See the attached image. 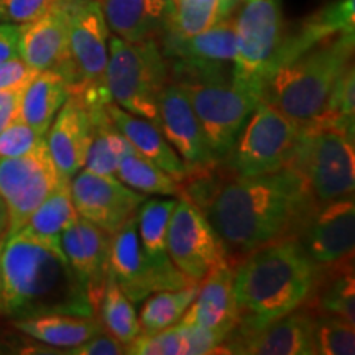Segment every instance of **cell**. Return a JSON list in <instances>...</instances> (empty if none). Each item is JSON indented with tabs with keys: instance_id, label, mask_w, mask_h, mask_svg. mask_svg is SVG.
<instances>
[{
	"instance_id": "d6986e66",
	"label": "cell",
	"mask_w": 355,
	"mask_h": 355,
	"mask_svg": "<svg viewBox=\"0 0 355 355\" xmlns=\"http://www.w3.org/2000/svg\"><path fill=\"white\" fill-rule=\"evenodd\" d=\"M91 140V110L79 92H71L44 135L48 153L64 181L73 180L86 162Z\"/></svg>"
},
{
	"instance_id": "4dcf8cb0",
	"label": "cell",
	"mask_w": 355,
	"mask_h": 355,
	"mask_svg": "<svg viewBox=\"0 0 355 355\" xmlns=\"http://www.w3.org/2000/svg\"><path fill=\"white\" fill-rule=\"evenodd\" d=\"M199 282L178 290L155 291L148 298L141 301L140 309V334H155V332L175 326L181 321L184 313L196 298Z\"/></svg>"
},
{
	"instance_id": "cb8c5ba5",
	"label": "cell",
	"mask_w": 355,
	"mask_h": 355,
	"mask_svg": "<svg viewBox=\"0 0 355 355\" xmlns=\"http://www.w3.org/2000/svg\"><path fill=\"white\" fill-rule=\"evenodd\" d=\"M109 32L125 42L159 38L171 13L170 0H97Z\"/></svg>"
},
{
	"instance_id": "6da1fadb",
	"label": "cell",
	"mask_w": 355,
	"mask_h": 355,
	"mask_svg": "<svg viewBox=\"0 0 355 355\" xmlns=\"http://www.w3.org/2000/svg\"><path fill=\"white\" fill-rule=\"evenodd\" d=\"M181 198L201 207L232 266L261 245L298 237L318 207L303 175L290 165L245 178L219 165L207 175L188 178Z\"/></svg>"
},
{
	"instance_id": "ab89813d",
	"label": "cell",
	"mask_w": 355,
	"mask_h": 355,
	"mask_svg": "<svg viewBox=\"0 0 355 355\" xmlns=\"http://www.w3.org/2000/svg\"><path fill=\"white\" fill-rule=\"evenodd\" d=\"M69 355H123L127 354V345L115 339L109 332L101 331L86 343L79 344L78 347L69 349Z\"/></svg>"
},
{
	"instance_id": "c3c4849f",
	"label": "cell",
	"mask_w": 355,
	"mask_h": 355,
	"mask_svg": "<svg viewBox=\"0 0 355 355\" xmlns=\"http://www.w3.org/2000/svg\"><path fill=\"white\" fill-rule=\"evenodd\" d=\"M170 2H171V3H173V2H175V0H170Z\"/></svg>"
},
{
	"instance_id": "74e56055",
	"label": "cell",
	"mask_w": 355,
	"mask_h": 355,
	"mask_svg": "<svg viewBox=\"0 0 355 355\" xmlns=\"http://www.w3.org/2000/svg\"><path fill=\"white\" fill-rule=\"evenodd\" d=\"M43 141L44 137L19 117L0 132V158L21 157L33 152Z\"/></svg>"
},
{
	"instance_id": "8d00e7d4",
	"label": "cell",
	"mask_w": 355,
	"mask_h": 355,
	"mask_svg": "<svg viewBox=\"0 0 355 355\" xmlns=\"http://www.w3.org/2000/svg\"><path fill=\"white\" fill-rule=\"evenodd\" d=\"M128 355H186L183 332L180 324L155 332L140 334L127 345Z\"/></svg>"
},
{
	"instance_id": "83f0119b",
	"label": "cell",
	"mask_w": 355,
	"mask_h": 355,
	"mask_svg": "<svg viewBox=\"0 0 355 355\" xmlns=\"http://www.w3.org/2000/svg\"><path fill=\"white\" fill-rule=\"evenodd\" d=\"M83 97L86 99L89 110H91V140H89L86 162L83 168L97 173V175L115 176L122 158L132 148V145L110 121L107 109H105L110 101Z\"/></svg>"
},
{
	"instance_id": "52a82bcc",
	"label": "cell",
	"mask_w": 355,
	"mask_h": 355,
	"mask_svg": "<svg viewBox=\"0 0 355 355\" xmlns=\"http://www.w3.org/2000/svg\"><path fill=\"white\" fill-rule=\"evenodd\" d=\"M279 0H247L235 15L232 83L260 99L285 38Z\"/></svg>"
},
{
	"instance_id": "f1b7e54d",
	"label": "cell",
	"mask_w": 355,
	"mask_h": 355,
	"mask_svg": "<svg viewBox=\"0 0 355 355\" xmlns=\"http://www.w3.org/2000/svg\"><path fill=\"white\" fill-rule=\"evenodd\" d=\"M69 94V84L63 74L53 69L38 71L24 91L20 119L44 137Z\"/></svg>"
},
{
	"instance_id": "8992f818",
	"label": "cell",
	"mask_w": 355,
	"mask_h": 355,
	"mask_svg": "<svg viewBox=\"0 0 355 355\" xmlns=\"http://www.w3.org/2000/svg\"><path fill=\"white\" fill-rule=\"evenodd\" d=\"M290 166L303 175L318 204L354 199V130L329 123L303 127Z\"/></svg>"
},
{
	"instance_id": "b9f144b4",
	"label": "cell",
	"mask_w": 355,
	"mask_h": 355,
	"mask_svg": "<svg viewBox=\"0 0 355 355\" xmlns=\"http://www.w3.org/2000/svg\"><path fill=\"white\" fill-rule=\"evenodd\" d=\"M26 84L0 89V132L20 117V104Z\"/></svg>"
},
{
	"instance_id": "ac0fdd59",
	"label": "cell",
	"mask_w": 355,
	"mask_h": 355,
	"mask_svg": "<svg viewBox=\"0 0 355 355\" xmlns=\"http://www.w3.org/2000/svg\"><path fill=\"white\" fill-rule=\"evenodd\" d=\"M61 248L97 316L110 272V235L78 216L61 235Z\"/></svg>"
},
{
	"instance_id": "9c48e42d",
	"label": "cell",
	"mask_w": 355,
	"mask_h": 355,
	"mask_svg": "<svg viewBox=\"0 0 355 355\" xmlns=\"http://www.w3.org/2000/svg\"><path fill=\"white\" fill-rule=\"evenodd\" d=\"M175 83L184 89L212 157L222 165L260 99L235 86L232 79H180Z\"/></svg>"
},
{
	"instance_id": "4fadbf2b",
	"label": "cell",
	"mask_w": 355,
	"mask_h": 355,
	"mask_svg": "<svg viewBox=\"0 0 355 355\" xmlns=\"http://www.w3.org/2000/svg\"><path fill=\"white\" fill-rule=\"evenodd\" d=\"M166 248L173 265L191 282H201L220 261L224 245L198 204L178 198L168 222Z\"/></svg>"
},
{
	"instance_id": "9a60e30c",
	"label": "cell",
	"mask_w": 355,
	"mask_h": 355,
	"mask_svg": "<svg viewBox=\"0 0 355 355\" xmlns=\"http://www.w3.org/2000/svg\"><path fill=\"white\" fill-rule=\"evenodd\" d=\"M296 239L318 268H329L345 261H354V199L318 204Z\"/></svg>"
},
{
	"instance_id": "7dc6e473",
	"label": "cell",
	"mask_w": 355,
	"mask_h": 355,
	"mask_svg": "<svg viewBox=\"0 0 355 355\" xmlns=\"http://www.w3.org/2000/svg\"><path fill=\"white\" fill-rule=\"evenodd\" d=\"M237 2H247V0H237Z\"/></svg>"
},
{
	"instance_id": "3957f363",
	"label": "cell",
	"mask_w": 355,
	"mask_h": 355,
	"mask_svg": "<svg viewBox=\"0 0 355 355\" xmlns=\"http://www.w3.org/2000/svg\"><path fill=\"white\" fill-rule=\"evenodd\" d=\"M319 268L296 237L261 245L234 265L239 324L230 336L260 329L309 300Z\"/></svg>"
},
{
	"instance_id": "8fae6325",
	"label": "cell",
	"mask_w": 355,
	"mask_h": 355,
	"mask_svg": "<svg viewBox=\"0 0 355 355\" xmlns=\"http://www.w3.org/2000/svg\"><path fill=\"white\" fill-rule=\"evenodd\" d=\"M109 33L97 0L71 2L68 63L61 73L71 92L96 91L107 94L104 74L109 60Z\"/></svg>"
},
{
	"instance_id": "1f68e13d",
	"label": "cell",
	"mask_w": 355,
	"mask_h": 355,
	"mask_svg": "<svg viewBox=\"0 0 355 355\" xmlns=\"http://www.w3.org/2000/svg\"><path fill=\"white\" fill-rule=\"evenodd\" d=\"M115 176L128 188L145 194V196H148V194L163 198L181 196L180 181L168 175L165 170L155 165L153 162L141 157L139 152L133 150V146L122 158Z\"/></svg>"
},
{
	"instance_id": "d4e9b609",
	"label": "cell",
	"mask_w": 355,
	"mask_h": 355,
	"mask_svg": "<svg viewBox=\"0 0 355 355\" xmlns=\"http://www.w3.org/2000/svg\"><path fill=\"white\" fill-rule=\"evenodd\" d=\"M105 109H107L110 121L122 132V135L128 140L135 152L153 162L168 175L176 178L180 183L186 181V178L189 176L188 168L170 145V141L165 139L162 128L144 117L127 112L125 109L119 107L112 101L107 102Z\"/></svg>"
},
{
	"instance_id": "484cf974",
	"label": "cell",
	"mask_w": 355,
	"mask_h": 355,
	"mask_svg": "<svg viewBox=\"0 0 355 355\" xmlns=\"http://www.w3.org/2000/svg\"><path fill=\"white\" fill-rule=\"evenodd\" d=\"M349 32H355L354 0H336L308 17L295 32L285 33L275 69L293 58L300 56L301 53L308 51L309 48Z\"/></svg>"
},
{
	"instance_id": "836d02e7",
	"label": "cell",
	"mask_w": 355,
	"mask_h": 355,
	"mask_svg": "<svg viewBox=\"0 0 355 355\" xmlns=\"http://www.w3.org/2000/svg\"><path fill=\"white\" fill-rule=\"evenodd\" d=\"M237 0H175L165 32L191 37L230 15Z\"/></svg>"
},
{
	"instance_id": "f546056e",
	"label": "cell",
	"mask_w": 355,
	"mask_h": 355,
	"mask_svg": "<svg viewBox=\"0 0 355 355\" xmlns=\"http://www.w3.org/2000/svg\"><path fill=\"white\" fill-rule=\"evenodd\" d=\"M304 306L314 313L334 314L355 324L354 261L319 268L316 286Z\"/></svg>"
},
{
	"instance_id": "ee69618b",
	"label": "cell",
	"mask_w": 355,
	"mask_h": 355,
	"mask_svg": "<svg viewBox=\"0 0 355 355\" xmlns=\"http://www.w3.org/2000/svg\"><path fill=\"white\" fill-rule=\"evenodd\" d=\"M8 229V212H7V206L3 198L0 196V235L7 234Z\"/></svg>"
},
{
	"instance_id": "7c38bea8",
	"label": "cell",
	"mask_w": 355,
	"mask_h": 355,
	"mask_svg": "<svg viewBox=\"0 0 355 355\" xmlns=\"http://www.w3.org/2000/svg\"><path fill=\"white\" fill-rule=\"evenodd\" d=\"M68 183L58 173L46 144L15 158H0V196L8 212L7 235L24 227L32 212L55 191Z\"/></svg>"
},
{
	"instance_id": "60d3db41",
	"label": "cell",
	"mask_w": 355,
	"mask_h": 355,
	"mask_svg": "<svg viewBox=\"0 0 355 355\" xmlns=\"http://www.w3.org/2000/svg\"><path fill=\"white\" fill-rule=\"evenodd\" d=\"M37 73L38 71L30 68L20 56L12 58L6 63H0V89L30 83Z\"/></svg>"
},
{
	"instance_id": "7a4b0ae2",
	"label": "cell",
	"mask_w": 355,
	"mask_h": 355,
	"mask_svg": "<svg viewBox=\"0 0 355 355\" xmlns=\"http://www.w3.org/2000/svg\"><path fill=\"white\" fill-rule=\"evenodd\" d=\"M44 314L91 318L96 311L61 245L20 229L3 245L0 316L20 321Z\"/></svg>"
},
{
	"instance_id": "30bf717a",
	"label": "cell",
	"mask_w": 355,
	"mask_h": 355,
	"mask_svg": "<svg viewBox=\"0 0 355 355\" xmlns=\"http://www.w3.org/2000/svg\"><path fill=\"white\" fill-rule=\"evenodd\" d=\"M158 43L170 64V81L232 79L235 58V17L232 15L191 37L163 32Z\"/></svg>"
},
{
	"instance_id": "44dd1931",
	"label": "cell",
	"mask_w": 355,
	"mask_h": 355,
	"mask_svg": "<svg viewBox=\"0 0 355 355\" xmlns=\"http://www.w3.org/2000/svg\"><path fill=\"white\" fill-rule=\"evenodd\" d=\"M60 0L42 17L21 25L20 58L35 71L53 69L63 73L68 63L69 6Z\"/></svg>"
},
{
	"instance_id": "5bb4252c",
	"label": "cell",
	"mask_w": 355,
	"mask_h": 355,
	"mask_svg": "<svg viewBox=\"0 0 355 355\" xmlns=\"http://www.w3.org/2000/svg\"><path fill=\"white\" fill-rule=\"evenodd\" d=\"M74 209L83 217L112 235L137 214L146 196L128 188L115 176L97 175L83 168L69 181Z\"/></svg>"
},
{
	"instance_id": "d6a6232c",
	"label": "cell",
	"mask_w": 355,
	"mask_h": 355,
	"mask_svg": "<svg viewBox=\"0 0 355 355\" xmlns=\"http://www.w3.org/2000/svg\"><path fill=\"white\" fill-rule=\"evenodd\" d=\"M76 217L78 212L71 199L69 183H63L32 212L21 229L43 241L61 245V235Z\"/></svg>"
},
{
	"instance_id": "277c9868",
	"label": "cell",
	"mask_w": 355,
	"mask_h": 355,
	"mask_svg": "<svg viewBox=\"0 0 355 355\" xmlns=\"http://www.w3.org/2000/svg\"><path fill=\"white\" fill-rule=\"evenodd\" d=\"M355 32L340 33L275 69L261 89L268 102L301 127L321 121L337 79L352 63Z\"/></svg>"
},
{
	"instance_id": "f35d334b",
	"label": "cell",
	"mask_w": 355,
	"mask_h": 355,
	"mask_svg": "<svg viewBox=\"0 0 355 355\" xmlns=\"http://www.w3.org/2000/svg\"><path fill=\"white\" fill-rule=\"evenodd\" d=\"M60 0H2V17L0 20L12 24H28L44 12L55 7Z\"/></svg>"
},
{
	"instance_id": "7402d4cb",
	"label": "cell",
	"mask_w": 355,
	"mask_h": 355,
	"mask_svg": "<svg viewBox=\"0 0 355 355\" xmlns=\"http://www.w3.org/2000/svg\"><path fill=\"white\" fill-rule=\"evenodd\" d=\"M176 201L178 198L163 196L145 199L137 211V230H139L141 252L150 268L157 275L162 290H178L193 283L173 265L168 255V222Z\"/></svg>"
},
{
	"instance_id": "bcb514c9",
	"label": "cell",
	"mask_w": 355,
	"mask_h": 355,
	"mask_svg": "<svg viewBox=\"0 0 355 355\" xmlns=\"http://www.w3.org/2000/svg\"><path fill=\"white\" fill-rule=\"evenodd\" d=\"M0 17H2V0H0Z\"/></svg>"
},
{
	"instance_id": "4316f807",
	"label": "cell",
	"mask_w": 355,
	"mask_h": 355,
	"mask_svg": "<svg viewBox=\"0 0 355 355\" xmlns=\"http://www.w3.org/2000/svg\"><path fill=\"white\" fill-rule=\"evenodd\" d=\"M13 327L30 339L58 349L66 354L69 349L86 343L97 332L104 331L97 316H74V314H44V316L12 321Z\"/></svg>"
},
{
	"instance_id": "e0dca14e",
	"label": "cell",
	"mask_w": 355,
	"mask_h": 355,
	"mask_svg": "<svg viewBox=\"0 0 355 355\" xmlns=\"http://www.w3.org/2000/svg\"><path fill=\"white\" fill-rule=\"evenodd\" d=\"M314 316L308 306H300L260 329L229 336L219 354L241 355H316Z\"/></svg>"
},
{
	"instance_id": "5b68a950",
	"label": "cell",
	"mask_w": 355,
	"mask_h": 355,
	"mask_svg": "<svg viewBox=\"0 0 355 355\" xmlns=\"http://www.w3.org/2000/svg\"><path fill=\"white\" fill-rule=\"evenodd\" d=\"M170 81V64L157 38L125 42L109 38L104 86L119 107L159 127L158 99Z\"/></svg>"
},
{
	"instance_id": "d590c367",
	"label": "cell",
	"mask_w": 355,
	"mask_h": 355,
	"mask_svg": "<svg viewBox=\"0 0 355 355\" xmlns=\"http://www.w3.org/2000/svg\"><path fill=\"white\" fill-rule=\"evenodd\" d=\"M355 324L334 314L316 313L314 316V345L321 355H354Z\"/></svg>"
},
{
	"instance_id": "e575fe53",
	"label": "cell",
	"mask_w": 355,
	"mask_h": 355,
	"mask_svg": "<svg viewBox=\"0 0 355 355\" xmlns=\"http://www.w3.org/2000/svg\"><path fill=\"white\" fill-rule=\"evenodd\" d=\"M97 318L104 331L112 334L122 344H132L140 336V322L135 313V304L127 298L110 272L97 309Z\"/></svg>"
},
{
	"instance_id": "ba28073f",
	"label": "cell",
	"mask_w": 355,
	"mask_h": 355,
	"mask_svg": "<svg viewBox=\"0 0 355 355\" xmlns=\"http://www.w3.org/2000/svg\"><path fill=\"white\" fill-rule=\"evenodd\" d=\"M301 128L298 122L268 102L259 101L222 166L230 175L243 178L266 175L288 166Z\"/></svg>"
},
{
	"instance_id": "603a6c76",
	"label": "cell",
	"mask_w": 355,
	"mask_h": 355,
	"mask_svg": "<svg viewBox=\"0 0 355 355\" xmlns=\"http://www.w3.org/2000/svg\"><path fill=\"white\" fill-rule=\"evenodd\" d=\"M110 273L133 304H140L162 290L157 275L150 268L140 247L137 214L110 235Z\"/></svg>"
},
{
	"instance_id": "2e32d148",
	"label": "cell",
	"mask_w": 355,
	"mask_h": 355,
	"mask_svg": "<svg viewBox=\"0 0 355 355\" xmlns=\"http://www.w3.org/2000/svg\"><path fill=\"white\" fill-rule=\"evenodd\" d=\"M158 117L163 135L188 168V178L206 175L219 166L204 139L193 105L178 83L168 81L163 87L158 99Z\"/></svg>"
},
{
	"instance_id": "f6af8a7d",
	"label": "cell",
	"mask_w": 355,
	"mask_h": 355,
	"mask_svg": "<svg viewBox=\"0 0 355 355\" xmlns=\"http://www.w3.org/2000/svg\"><path fill=\"white\" fill-rule=\"evenodd\" d=\"M7 241V234L0 235V288H2V252H3V245H6Z\"/></svg>"
},
{
	"instance_id": "7bdbcfd3",
	"label": "cell",
	"mask_w": 355,
	"mask_h": 355,
	"mask_svg": "<svg viewBox=\"0 0 355 355\" xmlns=\"http://www.w3.org/2000/svg\"><path fill=\"white\" fill-rule=\"evenodd\" d=\"M21 25L6 21L0 24V63L20 56Z\"/></svg>"
},
{
	"instance_id": "ffe728a7",
	"label": "cell",
	"mask_w": 355,
	"mask_h": 355,
	"mask_svg": "<svg viewBox=\"0 0 355 355\" xmlns=\"http://www.w3.org/2000/svg\"><path fill=\"white\" fill-rule=\"evenodd\" d=\"M232 282L234 266L227 260L217 263L199 282L196 298L180 322L209 331L224 343L239 324Z\"/></svg>"
}]
</instances>
